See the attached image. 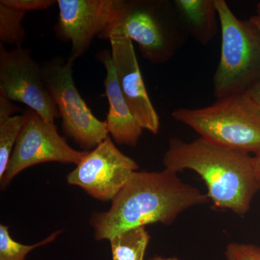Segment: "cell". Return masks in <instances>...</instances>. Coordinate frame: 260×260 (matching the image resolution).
<instances>
[{"label": "cell", "instance_id": "obj_1", "mask_svg": "<svg viewBox=\"0 0 260 260\" xmlns=\"http://www.w3.org/2000/svg\"><path fill=\"white\" fill-rule=\"evenodd\" d=\"M206 194L184 182L178 173L135 172L107 211L94 213L90 224L97 241L150 224L172 223L185 210L208 203Z\"/></svg>", "mask_w": 260, "mask_h": 260}, {"label": "cell", "instance_id": "obj_2", "mask_svg": "<svg viewBox=\"0 0 260 260\" xmlns=\"http://www.w3.org/2000/svg\"><path fill=\"white\" fill-rule=\"evenodd\" d=\"M162 164L177 173L185 169L196 172L204 181L214 207L239 215L249 211L259 190L254 156L201 138L191 142L172 138Z\"/></svg>", "mask_w": 260, "mask_h": 260}, {"label": "cell", "instance_id": "obj_3", "mask_svg": "<svg viewBox=\"0 0 260 260\" xmlns=\"http://www.w3.org/2000/svg\"><path fill=\"white\" fill-rule=\"evenodd\" d=\"M188 34L174 1L118 0L105 39L128 37L147 60L162 64L183 47Z\"/></svg>", "mask_w": 260, "mask_h": 260}, {"label": "cell", "instance_id": "obj_4", "mask_svg": "<svg viewBox=\"0 0 260 260\" xmlns=\"http://www.w3.org/2000/svg\"><path fill=\"white\" fill-rule=\"evenodd\" d=\"M172 116L213 144L254 155L260 153V112L244 92L216 99L209 107L179 108Z\"/></svg>", "mask_w": 260, "mask_h": 260}, {"label": "cell", "instance_id": "obj_5", "mask_svg": "<svg viewBox=\"0 0 260 260\" xmlns=\"http://www.w3.org/2000/svg\"><path fill=\"white\" fill-rule=\"evenodd\" d=\"M221 31L220 61L213 77L216 99L244 93L260 78V34L240 20L225 0H215Z\"/></svg>", "mask_w": 260, "mask_h": 260}, {"label": "cell", "instance_id": "obj_6", "mask_svg": "<svg viewBox=\"0 0 260 260\" xmlns=\"http://www.w3.org/2000/svg\"><path fill=\"white\" fill-rule=\"evenodd\" d=\"M73 61L54 59L42 65L43 79L59 110L62 129L85 151L109 136L107 121L95 117L75 86Z\"/></svg>", "mask_w": 260, "mask_h": 260}, {"label": "cell", "instance_id": "obj_7", "mask_svg": "<svg viewBox=\"0 0 260 260\" xmlns=\"http://www.w3.org/2000/svg\"><path fill=\"white\" fill-rule=\"evenodd\" d=\"M23 115V127L4 177L0 179L2 189L29 167L47 162L78 165L88 152L72 148L58 133L55 123L45 120L30 108Z\"/></svg>", "mask_w": 260, "mask_h": 260}, {"label": "cell", "instance_id": "obj_8", "mask_svg": "<svg viewBox=\"0 0 260 260\" xmlns=\"http://www.w3.org/2000/svg\"><path fill=\"white\" fill-rule=\"evenodd\" d=\"M0 91L12 102L22 103L45 120L60 118L43 79L42 66L23 47L8 50L0 44Z\"/></svg>", "mask_w": 260, "mask_h": 260}, {"label": "cell", "instance_id": "obj_9", "mask_svg": "<svg viewBox=\"0 0 260 260\" xmlns=\"http://www.w3.org/2000/svg\"><path fill=\"white\" fill-rule=\"evenodd\" d=\"M138 169L137 162L119 150L109 136L87 152L67 181L99 201H112Z\"/></svg>", "mask_w": 260, "mask_h": 260}, {"label": "cell", "instance_id": "obj_10", "mask_svg": "<svg viewBox=\"0 0 260 260\" xmlns=\"http://www.w3.org/2000/svg\"><path fill=\"white\" fill-rule=\"evenodd\" d=\"M118 0H58L56 32L71 42L69 59L73 62L88 51L97 37L105 39Z\"/></svg>", "mask_w": 260, "mask_h": 260}, {"label": "cell", "instance_id": "obj_11", "mask_svg": "<svg viewBox=\"0 0 260 260\" xmlns=\"http://www.w3.org/2000/svg\"><path fill=\"white\" fill-rule=\"evenodd\" d=\"M109 40L116 79L128 107L143 129L158 134L160 118L145 88L133 42L124 36Z\"/></svg>", "mask_w": 260, "mask_h": 260}, {"label": "cell", "instance_id": "obj_12", "mask_svg": "<svg viewBox=\"0 0 260 260\" xmlns=\"http://www.w3.org/2000/svg\"><path fill=\"white\" fill-rule=\"evenodd\" d=\"M98 55L107 72L104 87L109 105L106 119L108 131L118 144L137 146L143 129L135 119L121 93L112 62V53L105 50L101 51Z\"/></svg>", "mask_w": 260, "mask_h": 260}, {"label": "cell", "instance_id": "obj_13", "mask_svg": "<svg viewBox=\"0 0 260 260\" xmlns=\"http://www.w3.org/2000/svg\"><path fill=\"white\" fill-rule=\"evenodd\" d=\"M188 34L207 45L217 35L220 20L215 0H174Z\"/></svg>", "mask_w": 260, "mask_h": 260}, {"label": "cell", "instance_id": "obj_14", "mask_svg": "<svg viewBox=\"0 0 260 260\" xmlns=\"http://www.w3.org/2000/svg\"><path fill=\"white\" fill-rule=\"evenodd\" d=\"M150 237L145 227L135 228L110 239L112 260H144Z\"/></svg>", "mask_w": 260, "mask_h": 260}, {"label": "cell", "instance_id": "obj_15", "mask_svg": "<svg viewBox=\"0 0 260 260\" xmlns=\"http://www.w3.org/2000/svg\"><path fill=\"white\" fill-rule=\"evenodd\" d=\"M25 13L0 3L1 44L21 47L25 38L23 20Z\"/></svg>", "mask_w": 260, "mask_h": 260}, {"label": "cell", "instance_id": "obj_16", "mask_svg": "<svg viewBox=\"0 0 260 260\" xmlns=\"http://www.w3.org/2000/svg\"><path fill=\"white\" fill-rule=\"evenodd\" d=\"M24 121L23 114L0 119V179L4 177Z\"/></svg>", "mask_w": 260, "mask_h": 260}, {"label": "cell", "instance_id": "obj_17", "mask_svg": "<svg viewBox=\"0 0 260 260\" xmlns=\"http://www.w3.org/2000/svg\"><path fill=\"white\" fill-rule=\"evenodd\" d=\"M62 231L59 230L50 234L44 240L32 244L25 245L12 238L10 229L7 225H0V260H26L28 253L40 246L54 242Z\"/></svg>", "mask_w": 260, "mask_h": 260}, {"label": "cell", "instance_id": "obj_18", "mask_svg": "<svg viewBox=\"0 0 260 260\" xmlns=\"http://www.w3.org/2000/svg\"><path fill=\"white\" fill-rule=\"evenodd\" d=\"M225 256L226 260H260V246L231 242L225 248Z\"/></svg>", "mask_w": 260, "mask_h": 260}, {"label": "cell", "instance_id": "obj_19", "mask_svg": "<svg viewBox=\"0 0 260 260\" xmlns=\"http://www.w3.org/2000/svg\"><path fill=\"white\" fill-rule=\"evenodd\" d=\"M0 3L23 12L26 14L30 11L49 9L57 1L54 0H1Z\"/></svg>", "mask_w": 260, "mask_h": 260}, {"label": "cell", "instance_id": "obj_20", "mask_svg": "<svg viewBox=\"0 0 260 260\" xmlns=\"http://www.w3.org/2000/svg\"><path fill=\"white\" fill-rule=\"evenodd\" d=\"M20 109L12 103L3 92L0 91V119H7L13 116V114L19 112Z\"/></svg>", "mask_w": 260, "mask_h": 260}, {"label": "cell", "instance_id": "obj_21", "mask_svg": "<svg viewBox=\"0 0 260 260\" xmlns=\"http://www.w3.org/2000/svg\"><path fill=\"white\" fill-rule=\"evenodd\" d=\"M244 93L260 112V78L251 84Z\"/></svg>", "mask_w": 260, "mask_h": 260}, {"label": "cell", "instance_id": "obj_22", "mask_svg": "<svg viewBox=\"0 0 260 260\" xmlns=\"http://www.w3.org/2000/svg\"><path fill=\"white\" fill-rule=\"evenodd\" d=\"M254 160L256 181H257L258 186H259V190L260 191V153L257 155H254Z\"/></svg>", "mask_w": 260, "mask_h": 260}, {"label": "cell", "instance_id": "obj_23", "mask_svg": "<svg viewBox=\"0 0 260 260\" xmlns=\"http://www.w3.org/2000/svg\"><path fill=\"white\" fill-rule=\"evenodd\" d=\"M249 20L260 34V2L257 5V14L251 16Z\"/></svg>", "mask_w": 260, "mask_h": 260}, {"label": "cell", "instance_id": "obj_24", "mask_svg": "<svg viewBox=\"0 0 260 260\" xmlns=\"http://www.w3.org/2000/svg\"><path fill=\"white\" fill-rule=\"evenodd\" d=\"M149 260H182L180 259V258L177 257V256H168V257H165V256H154L153 258Z\"/></svg>", "mask_w": 260, "mask_h": 260}]
</instances>
